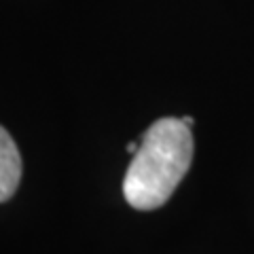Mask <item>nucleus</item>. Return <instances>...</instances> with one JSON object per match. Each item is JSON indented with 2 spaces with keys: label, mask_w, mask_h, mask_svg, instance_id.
Here are the masks:
<instances>
[{
  "label": "nucleus",
  "mask_w": 254,
  "mask_h": 254,
  "mask_svg": "<svg viewBox=\"0 0 254 254\" xmlns=\"http://www.w3.org/2000/svg\"><path fill=\"white\" fill-rule=\"evenodd\" d=\"M138 148H140V144H136V142H129V144H127V150H129V153H136Z\"/></svg>",
  "instance_id": "3"
},
{
  "label": "nucleus",
  "mask_w": 254,
  "mask_h": 254,
  "mask_svg": "<svg viewBox=\"0 0 254 254\" xmlns=\"http://www.w3.org/2000/svg\"><path fill=\"white\" fill-rule=\"evenodd\" d=\"M182 121H185V123L190 127V125H193V117H182Z\"/></svg>",
  "instance_id": "4"
},
{
  "label": "nucleus",
  "mask_w": 254,
  "mask_h": 254,
  "mask_svg": "<svg viewBox=\"0 0 254 254\" xmlns=\"http://www.w3.org/2000/svg\"><path fill=\"white\" fill-rule=\"evenodd\" d=\"M21 180V155L9 131L0 125V203L11 199Z\"/></svg>",
  "instance_id": "2"
},
{
  "label": "nucleus",
  "mask_w": 254,
  "mask_h": 254,
  "mask_svg": "<svg viewBox=\"0 0 254 254\" xmlns=\"http://www.w3.org/2000/svg\"><path fill=\"white\" fill-rule=\"evenodd\" d=\"M193 161V133L182 119H159L142 136L125 172L123 195L136 210L161 208Z\"/></svg>",
  "instance_id": "1"
}]
</instances>
